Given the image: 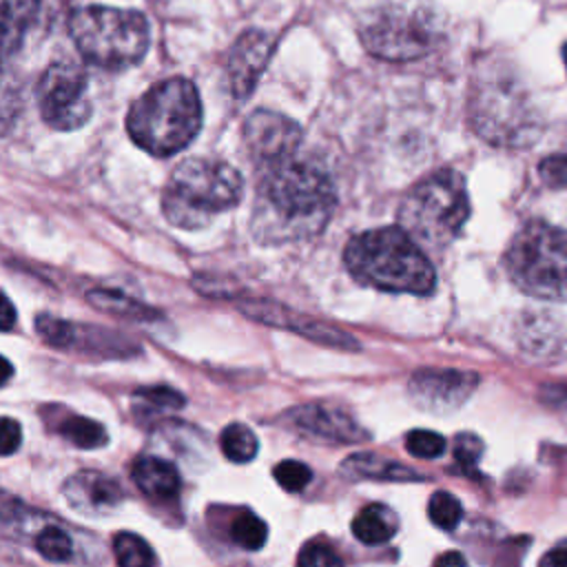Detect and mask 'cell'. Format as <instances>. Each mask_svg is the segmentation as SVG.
<instances>
[{
	"label": "cell",
	"instance_id": "cell-1",
	"mask_svg": "<svg viewBox=\"0 0 567 567\" xmlns=\"http://www.w3.org/2000/svg\"><path fill=\"white\" fill-rule=\"evenodd\" d=\"M337 204L328 171L308 157L259 166L250 215L252 237L261 244H286L319 235Z\"/></svg>",
	"mask_w": 567,
	"mask_h": 567
},
{
	"label": "cell",
	"instance_id": "cell-2",
	"mask_svg": "<svg viewBox=\"0 0 567 567\" xmlns=\"http://www.w3.org/2000/svg\"><path fill=\"white\" fill-rule=\"evenodd\" d=\"M343 261L357 281L385 292L427 295L436 284L432 261L401 226L354 235L343 250Z\"/></svg>",
	"mask_w": 567,
	"mask_h": 567
},
{
	"label": "cell",
	"instance_id": "cell-3",
	"mask_svg": "<svg viewBox=\"0 0 567 567\" xmlns=\"http://www.w3.org/2000/svg\"><path fill=\"white\" fill-rule=\"evenodd\" d=\"M467 120L478 137L492 146L523 148L543 131V117L514 71L481 69L470 86Z\"/></svg>",
	"mask_w": 567,
	"mask_h": 567
},
{
	"label": "cell",
	"instance_id": "cell-4",
	"mask_svg": "<svg viewBox=\"0 0 567 567\" xmlns=\"http://www.w3.org/2000/svg\"><path fill=\"white\" fill-rule=\"evenodd\" d=\"M202 100L186 78H166L144 91L126 113V133L142 151L168 157L186 148L202 128Z\"/></svg>",
	"mask_w": 567,
	"mask_h": 567
},
{
	"label": "cell",
	"instance_id": "cell-5",
	"mask_svg": "<svg viewBox=\"0 0 567 567\" xmlns=\"http://www.w3.org/2000/svg\"><path fill=\"white\" fill-rule=\"evenodd\" d=\"M244 179L235 166L210 157L179 162L162 193L164 217L184 230L206 226L217 213L239 204Z\"/></svg>",
	"mask_w": 567,
	"mask_h": 567
},
{
	"label": "cell",
	"instance_id": "cell-6",
	"mask_svg": "<svg viewBox=\"0 0 567 567\" xmlns=\"http://www.w3.org/2000/svg\"><path fill=\"white\" fill-rule=\"evenodd\" d=\"M69 35L80 55L104 71H124L137 64L151 44V29L144 13L89 4L69 13Z\"/></svg>",
	"mask_w": 567,
	"mask_h": 567
},
{
	"label": "cell",
	"instance_id": "cell-7",
	"mask_svg": "<svg viewBox=\"0 0 567 567\" xmlns=\"http://www.w3.org/2000/svg\"><path fill=\"white\" fill-rule=\"evenodd\" d=\"M399 226L421 246L443 248L458 237L470 217L465 179L452 168H439L419 179L401 199Z\"/></svg>",
	"mask_w": 567,
	"mask_h": 567
},
{
	"label": "cell",
	"instance_id": "cell-8",
	"mask_svg": "<svg viewBox=\"0 0 567 567\" xmlns=\"http://www.w3.org/2000/svg\"><path fill=\"white\" fill-rule=\"evenodd\" d=\"M512 281L540 299H567V230L547 221L525 224L505 250Z\"/></svg>",
	"mask_w": 567,
	"mask_h": 567
},
{
	"label": "cell",
	"instance_id": "cell-9",
	"mask_svg": "<svg viewBox=\"0 0 567 567\" xmlns=\"http://www.w3.org/2000/svg\"><path fill=\"white\" fill-rule=\"evenodd\" d=\"M365 51L385 62H410L427 55L441 38L436 18L427 9L383 7L372 11L361 29Z\"/></svg>",
	"mask_w": 567,
	"mask_h": 567
},
{
	"label": "cell",
	"instance_id": "cell-10",
	"mask_svg": "<svg viewBox=\"0 0 567 567\" xmlns=\"http://www.w3.org/2000/svg\"><path fill=\"white\" fill-rule=\"evenodd\" d=\"M86 71L73 60L51 62L35 86L40 117L55 131H75L84 126L93 113L89 100Z\"/></svg>",
	"mask_w": 567,
	"mask_h": 567
},
{
	"label": "cell",
	"instance_id": "cell-11",
	"mask_svg": "<svg viewBox=\"0 0 567 567\" xmlns=\"http://www.w3.org/2000/svg\"><path fill=\"white\" fill-rule=\"evenodd\" d=\"M241 137L250 159L259 168L297 155L303 140V131L292 117L279 111L257 109L246 117Z\"/></svg>",
	"mask_w": 567,
	"mask_h": 567
},
{
	"label": "cell",
	"instance_id": "cell-12",
	"mask_svg": "<svg viewBox=\"0 0 567 567\" xmlns=\"http://www.w3.org/2000/svg\"><path fill=\"white\" fill-rule=\"evenodd\" d=\"M481 377L465 370H447V368H425L412 374L410 379V396L423 410L447 412L465 403V399L474 392Z\"/></svg>",
	"mask_w": 567,
	"mask_h": 567
},
{
	"label": "cell",
	"instance_id": "cell-13",
	"mask_svg": "<svg viewBox=\"0 0 567 567\" xmlns=\"http://www.w3.org/2000/svg\"><path fill=\"white\" fill-rule=\"evenodd\" d=\"M284 421L301 432L303 436H310L315 441L323 443H361L370 439V434L341 408L328 405V403H306L288 410L284 414Z\"/></svg>",
	"mask_w": 567,
	"mask_h": 567
},
{
	"label": "cell",
	"instance_id": "cell-14",
	"mask_svg": "<svg viewBox=\"0 0 567 567\" xmlns=\"http://www.w3.org/2000/svg\"><path fill=\"white\" fill-rule=\"evenodd\" d=\"M275 51V38L261 29L244 31L228 53V80L235 97H248Z\"/></svg>",
	"mask_w": 567,
	"mask_h": 567
},
{
	"label": "cell",
	"instance_id": "cell-15",
	"mask_svg": "<svg viewBox=\"0 0 567 567\" xmlns=\"http://www.w3.org/2000/svg\"><path fill=\"white\" fill-rule=\"evenodd\" d=\"M239 308H241L244 315H248L255 321H261V323H268V326H279V328H286V330H295V332L303 334L306 339H312V341L323 343V346L348 348V350H357V346H359L350 334H346L337 328H330V326H326L317 319L295 315V312H290V310H286L279 303H272V301L252 299V301H241Z\"/></svg>",
	"mask_w": 567,
	"mask_h": 567
},
{
	"label": "cell",
	"instance_id": "cell-16",
	"mask_svg": "<svg viewBox=\"0 0 567 567\" xmlns=\"http://www.w3.org/2000/svg\"><path fill=\"white\" fill-rule=\"evenodd\" d=\"M62 492L75 512H82L89 516L109 514L124 501L122 485L109 474H102L97 470L75 472L73 476L66 478Z\"/></svg>",
	"mask_w": 567,
	"mask_h": 567
},
{
	"label": "cell",
	"instance_id": "cell-17",
	"mask_svg": "<svg viewBox=\"0 0 567 567\" xmlns=\"http://www.w3.org/2000/svg\"><path fill=\"white\" fill-rule=\"evenodd\" d=\"M40 16V0H0V71L22 49Z\"/></svg>",
	"mask_w": 567,
	"mask_h": 567
},
{
	"label": "cell",
	"instance_id": "cell-18",
	"mask_svg": "<svg viewBox=\"0 0 567 567\" xmlns=\"http://www.w3.org/2000/svg\"><path fill=\"white\" fill-rule=\"evenodd\" d=\"M131 476H133V483L140 487V492L155 501L175 498L182 485L175 465L153 454L137 456L131 465Z\"/></svg>",
	"mask_w": 567,
	"mask_h": 567
},
{
	"label": "cell",
	"instance_id": "cell-19",
	"mask_svg": "<svg viewBox=\"0 0 567 567\" xmlns=\"http://www.w3.org/2000/svg\"><path fill=\"white\" fill-rule=\"evenodd\" d=\"M341 476L350 478V481H361V478H372V481H423L425 476L414 472L412 467L394 461V458H385L372 452H357L350 454L341 465H339Z\"/></svg>",
	"mask_w": 567,
	"mask_h": 567
},
{
	"label": "cell",
	"instance_id": "cell-20",
	"mask_svg": "<svg viewBox=\"0 0 567 567\" xmlns=\"http://www.w3.org/2000/svg\"><path fill=\"white\" fill-rule=\"evenodd\" d=\"M396 516L381 503L363 507L352 520V534L363 545H381L396 534Z\"/></svg>",
	"mask_w": 567,
	"mask_h": 567
},
{
	"label": "cell",
	"instance_id": "cell-21",
	"mask_svg": "<svg viewBox=\"0 0 567 567\" xmlns=\"http://www.w3.org/2000/svg\"><path fill=\"white\" fill-rule=\"evenodd\" d=\"M89 303H93L97 310L131 319V321H151L157 317V312L153 308H148L146 303L120 292V290H106V288H97L91 290L86 295Z\"/></svg>",
	"mask_w": 567,
	"mask_h": 567
},
{
	"label": "cell",
	"instance_id": "cell-22",
	"mask_svg": "<svg viewBox=\"0 0 567 567\" xmlns=\"http://www.w3.org/2000/svg\"><path fill=\"white\" fill-rule=\"evenodd\" d=\"M60 434L71 441L75 447L82 450H95L106 445L109 434L106 427L100 421H93L89 416H80V414H69L62 423H60Z\"/></svg>",
	"mask_w": 567,
	"mask_h": 567
},
{
	"label": "cell",
	"instance_id": "cell-23",
	"mask_svg": "<svg viewBox=\"0 0 567 567\" xmlns=\"http://www.w3.org/2000/svg\"><path fill=\"white\" fill-rule=\"evenodd\" d=\"M219 447L233 463H248L257 456L259 441L244 423H228L219 434Z\"/></svg>",
	"mask_w": 567,
	"mask_h": 567
},
{
	"label": "cell",
	"instance_id": "cell-24",
	"mask_svg": "<svg viewBox=\"0 0 567 567\" xmlns=\"http://www.w3.org/2000/svg\"><path fill=\"white\" fill-rule=\"evenodd\" d=\"M113 554L117 567H155L151 545L131 532H120L113 536Z\"/></svg>",
	"mask_w": 567,
	"mask_h": 567
},
{
	"label": "cell",
	"instance_id": "cell-25",
	"mask_svg": "<svg viewBox=\"0 0 567 567\" xmlns=\"http://www.w3.org/2000/svg\"><path fill=\"white\" fill-rule=\"evenodd\" d=\"M230 538L241 549L255 551V549L264 547V543L268 538V527H266V523L255 512L241 509L235 516V520L230 523Z\"/></svg>",
	"mask_w": 567,
	"mask_h": 567
},
{
	"label": "cell",
	"instance_id": "cell-26",
	"mask_svg": "<svg viewBox=\"0 0 567 567\" xmlns=\"http://www.w3.org/2000/svg\"><path fill=\"white\" fill-rule=\"evenodd\" d=\"M35 549L42 558L51 563H64L73 556V540L66 532H62L55 525H47L35 536Z\"/></svg>",
	"mask_w": 567,
	"mask_h": 567
},
{
	"label": "cell",
	"instance_id": "cell-27",
	"mask_svg": "<svg viewBox=\"0 0 567 567\" xmlns=\"http://www.w3.org/2000/svg\"><path fill=\"white\" fill-rule=\"evenodd\" d=\"M427 516L439 529H454L463 518V505L450 492H434L427 503Z\"/></svg>",
	"mask_w": 567,
	"mask_h": 567
},
{
	"label": "cell",
	"instance_id": "cell-28",
	"mask_svg": "<svg viewBox=\"0 0 567 567\" xmlns=\"http://www.w3.org/2000/svg\"><path fill=\"white\" fill-rule=\"evenodd\" d=\"M405 447L416 458H439L445 452V439L432 430H412L405 436Z\"/></svg>",
	"mask_w": 567,
	"mask_h": 567
},
{
	"label": "cell",
	"instance_id": "cell-29",
	"mask_svg": "<svg viewBox=\"0 0 567 567\" xmlns=\"http://www.w3.org/2000/svg\"><path fill=\"white\" fill-rule=\"evenodd\" d=\"M272 476L286 492H301L312 481V470L301 461L288 458L275 465Z\"/></svg>",
	"mask_w": 567,
	"mask_h": 567
},
{
	"label": "cell",
	"instance_id": "cell-30",
	"mask_svg": "<svg viewBox=\"0 0 567 567\" xmlns=\"http://www.w3.org/2000/svg\"><path fill=\"white\" fill-rule=\"evenodd\" d=\"M297 567H343V560L328 543L310 540L299 549Z\"/></svg>",
	"mask_w": 567,
	"mask_h": 567
},
{
	"label": "cell",
	"instance_id": "cell-31",
	"mask_svg": "<svg viewBox=\"0 0 567 567\" xmlns=\"http://www.w3.org/2000/svg\"><path fill=\"white\" fill-rule=\"evenodd\" d=\"M538 175L551 188H567V153H551L543 157Z\"/></svg>",
	"mask_w": 567,
	"mask_h": 567
},
{
	"label": "cell",
	"instance_id": "cell-32",
	"mask_svg": "<svg viewBox=\"0 0 567 567\" xmlns=\"http://www.w3.org/2000/svg\"><path fill=\"white\" fill-rule=\"evenodd\" d=\"M135 394H137L140 399H144V401L153 403V405H159V408H164V410H179V408L186 403L184 394H179L177 390H173V388H166V385H155V388H140Z\"/></svg>",
	"mask_w": 567,
	"mask_h": 567
},
{
	"label": "cell",
	"instance_id": "cell-33",
	"mask_svg": "<svg viewBox=\"0 0 567 567\" xmlns=\"http://www.w3.org/2000/svg\"><path fill=\"white\" fill-rule=\"evenodd\" d=\"M481 450H483V443L472 432H463L454 439V458L465 467H472L481 458Z\"/></svg>",
	"mask_w": 567,
	"mask_h": 567
},
{
	"label": "cell",
	"instance_id": "cell-34",
	"mask_svg": "<svg viewBox=\"0 0 567 567\" xmlns=\"http://www.w3.org/2000/svg\"><path fill=\"white\" fill-rule=\"evenodd\" d=\"M22 443V427L11 416H0V456L13 454Z\"/></svg>",
	"mask_w": 567,
	"mask_h": 567
},
{
	"label": "cell",
	"instance_id": "cell-35",
	"mask_svg": "<svg viewBox=\"0 0 567 567\" xmlns=\"http://www.w3.org/2000/svg\"><path fill=\"white\" fill-rule=\"evenodd\" d=\"M16 111H18V102L13 91L0 93V133H4L11 126Z\"/></svg>",
	"mask_w": 567,
	"mask_h": 567
},
{
	"label": "cell",
	"instance_id": "cell-36",
	"mask_svg": "<svg viewBox=\"0 0 567 567\" xmlns=\"http://www.w3.org/2000/svg\"><path fill=\"white\" fill-rule=\"evenodd\" d=\"M538 567H567V543L545 551L543 558L538 560Z\"/></svg>",
	"mask_w": 567,
	"mask_h": 567
},
{
	"label": "cell",
	"instance_id": "cell-37",
	"mask_svg": "<svg viewBox=\"0 0 567 567\" xmlns=\"http://www.w3.org/2000/svg\"><path fill=\"white\" fill-rule=\"evenodd\" d=\"M16 323V308L13 303L0 292V330H9Z\"/></svg>",
	"mask_w": 567,
	"mask_h": 567
},
{
	"label": "cell",
	"instance_id": "cell-38",
	"mask_svg": "<svg viewBox=\"0 0 567 567\" xmlns=\"http://www.w3.org/2000/svg\"><path fill=\"white\" fill-rule=\"evenodd\" d=\"M432 567H470L461 551H445L441 554Z\"/></svg>",
	"mask_w": 567,
	"mask_h": 567
},
{
	"label": "cell",
	"instance_id": "cell-39",
	"mask_svg": "<svg viewBox=\"0 0 567 567\" xmlns=\"http://www.w3.org/2000/svg\"><path fill=\"white\" fill-rule=\"evenodd\" d=\"M11 374H13V365H11V361H9V359H4V357L0 354V388L11 379Z\"/></svg>",
	"mask_w": 567,
	"mask_h": 567
},
{
	"label": "cell",
	"instance_id": "cell-40",
	"mask_svg": "<svg viewBox=\"0 0 567 567\" xmlns=\"http://www.w3.org/2000/svg\"><path fill=\"white\" fill-rule=\"evenodd\" d=\"M563 58H565V64H567V44L563 47Z\"/></svg>",
	"mask_w": 567,
	"mask_h": 567
}]
</instances>
